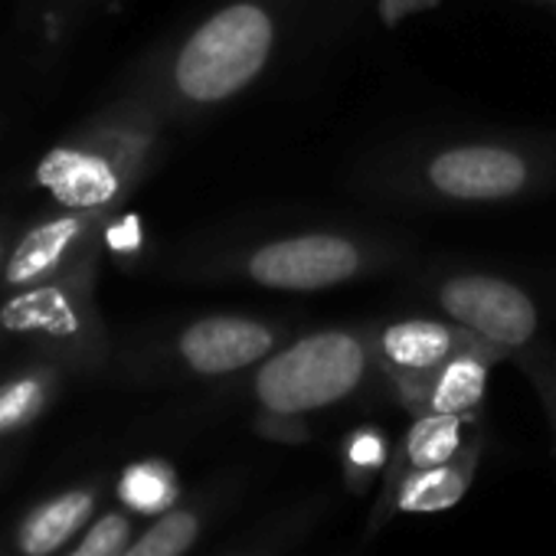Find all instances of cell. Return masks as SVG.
<instances>
[{
    "instance_id": "obj_14",
    "label": "cell",
    "mask_w": 556,
    "mask_h": 556,
    "mask_svg": "<svg viewBox=\"0 0 556 556\" xmlns=\"http://www.w3.org/2000/svg\"><path fill=\"white\" fill-rule=\"evenodd\" d=\"M89 514H92V494H86V491H70V494L43 504L21 527L24 553H30V556L53 553L63 540H70L86 523Z\"/></svg>"
},
{
    "instance_id": "obj_15",
    "label": "cell",
    "mask_w": 556,
    "mask_h": 556,
    "mask_svg": "<svg viewBox=\"0 0 556 556\" xmlns=\"http://www.w3.org/2000/svg\"><path fill=\"white\" fill-rule=\"evenodd\" d=\"M118 494L131 510L161 514V510H170V504L177 497V475H174V468L167 462L148 458V462L131 465L122 475Z\"/></svg>"
},
{
    "instance_id": "obj_3",
    "label": "cell",
    "mask_w": 556,
    "mask_h": 556,
    "mask_svg": "<svg viewBox=\"0 0 556 556\" xmlns=\"http://www.w3.org/2000/svg\"><path fill=\"white\" fill-rule=\"evenodd\" d=\"M400 242L354 229H305L239 242L216 252L203 271L268 292H328L390 268Z\"/></svg>"
},
{
    "instance_id": "obj_16",
    "label": "cell",
    "mask_w": 556,
    "mask_h": 556,
    "mask_svg": "<svg viewBox=\"0 0 556 556\" xmlns=\"http://www.w3.org/2000/svg\"><path fill=\"white\" fill-rule=\"evenodd\" d=\"M390 458H393V445H390L387 432L377 426H357L341 445V468H344L348 484L357 494L367 491V484L377 475H387Z\"/></svg>"
},
{
    "instance_id": "obj_7",
    "label": "cell",
    "mask_w": 556,
    "mask_h": 556,
    "mask_svg": "<svg viewBox=\"0 0 556 556\" xmlns=\"http://www.w3.org/2000/svg\"><path fill=\"white\" fill-rule=\"evenodd\" d=\"M289 328L258 315H206L174 338V357L190 377L219 380L258 367L286 344Z\"/></svg>"
},
{
    "instance_id": "obj_17",
    "label": "cell",
    "mask_w": 556,
    "mask_h": 556,
    "mask_svg": "<svg viewBox=\"0 0 556 556\" xmlns=\"http://www.w3.org/2000/svg\"><path fill=\"white\" fill-rule=\"evenodd\" d=\"M203 530V514L193 507L164 510V517L141 533V540L128 543L122 556H184Z\"/></svg>"
},
{
    "instance_id": "obj_24",
    "label": "cell",
    "mask_w": 556,
    "mask_h": 556,
    "mask_svg": "<svg viewBox=\"0 0 556 556\" xmlns=\"http://www.w3.org/2000/svg\"><path fill=\"white\" fill-rule=\"evenodd\" d=\"M527 357H533V361H536V364H540V367L546 370V377H549V380L556 383V357H536V354H527Z\"/></svg>"
},
{
    "instance_id": "obj_25",
    "label": "cell",
    "mask_w": 556,
    "mask_h": 556,
    "mask_svg": "<svg viewBox=\"0 0 556 556\" xmlns=\"http://www.w3.org/2000/svg\"><path fill=\"white\" fill-rule=\"evenodd\" d=\"M239 556H275V553L265 549V546H252V553H239Z\"/></svg>"
},
{
    "instance_id": "obj_12",
    "label": "cell",
    "mask_w": 556,
    "mask_h": 556,
    "mask_svg": "<svg viewBox=\"0 0 556 556\" xmlns=\"http://www.w3.org/2000/svg\"><path fill=\"white\" fill-rule=\"evenodd\" d=\"M481 448H484V435L471 439L465 445V452L455 455L452 462L409 471L396 484L383 488V494L374 507L370 530H380L396 514H439V510L455 507L468 494V488L478 475Z\"/></svg>"
},
{
    "instance_id": "obj_6",
    "label": "cell",
    "mask_w": 556,
    "mask_h": 556,
    "mask_svg": "<svg viewBox=\"0 0 556 556\" xmlns=\"http://www.w3.org/2000/svg\"><path fill=\"white\" fill-rule=\"evenodd\" d=\"M429 302L448 321L462 325L484 344L520 361L533 354L540 334V308L527 289L491 271H439L429 289Z\"/></svg>"
},
{
    "instance_id": "obj_2",
    "label": "cell",
    "mask_w": 556,
    "mask_h": 556,
    "mask_svg": "<svg viewBox=\"0 0 556 556\" xmlns=\"http://www.w3.org/2000/svg\"><path fill=\"white\" fill-rule=\"evenodd\" d=\"M308 0H223L161 63L154 112L203 115L249 92L292 43Z\"/></svg>"
},
{
    "instance_id": "obj_27",
    "label": "cell",
    "mask_w": 556,
    "mask_h": 556,
    "mask_svg": "<svg viewBox=\"0 0 556 556\" xmlns=\"http://www.w3.org/2000/svg\"><path fill=\"white\" fill-rule=\"evenodd\" d=\"M0 265H4V245H0Z\"/></svg>"
},
{
    "instance_id": "obj_11",
    "label": "cell",
    "mask_w": 556,
    "mask_h": 556,
    "mask_svg": "<svg viewBox=\"0 0 556 556\" xmlns=\"http://www.w3.org/2000/svg\"><path fill=\"white\" fill-rule=\"evenodd\" d=\"M102 216L96 213H63L56 219H47L40 226H34L8 255L4 265V282L8 289H30L40 282H50V278L66 275L70 268L89 265L86 245L96 239V226Z\"/></svg>"
},
{
    "instance_id": "obj_13",
    "label": "cell",
    "mask_w": 556,
    "mask_h": 556,
    "mask_svg": "<svg viewBox=\"0 0 556 556\" xmlns=\"http://www.w3.org/2000/svg\"><path fill=\"white\" fill-rule=\"evenodd\" d=\"M478 435H481L478 413H422V416H413L406 435L393 448L390 468L383 475V488L396 484L409 471L452 462Z\"/></svg>"
},
{
    "instance_id": "obj_9",
    "label": "cell",
    "mask_w": 556,
    "mask_h": 556,
    "mask_svg": "<svg viewBox=\"0 0 556 556\" xmlns=\"http://www.w3.org/2000/svg\"><path fill=\"white\" fill-rule=\"evenodd\" d=\"M370 328V344L380 364L383 380H403V377H419L455 357L458 351L478 344L471 331L462 325L429 315H406V318H390Z\"/></svg>"
},
{
    "instance_id": "obj_26",
    "label": "cell",
    "mask_w": 556,
    "mask_h": 556,
    "mask_svg": "<svg viewBox=\"0 0 556 556\" xmlns=\"http://www.w3.org/2000/svg\"><path fill=\"white\" fill-rule=\"evenodd\" d=\"M540 4H549V8L556 11V0H540Z\"/></svg>"
},
{
    "instance_id": "obj_8",
    "label": "cell",
    "mask_w": 556,
    "mask_h": 556,
    "mask_svg": "<svg viewBox=\"0 0 556 556\" xmlns=\"http://www.w3.org/2000/svg\"><path fill=\"white\" fill-rule=\"evenodd\" d=\"M501 361H507L504 351L478 341V344L458 351L455 357H448L445 364H439L429 374L390 380V390H393V396L400 400V406L409 416H422V413H481L491 370Z\"/></svg>"
},
{
    "instance_id": "obj_23",
    "label": "cell",
    "mask_w": 556,
    "mask_h": 556,
    "mask_svg": "<svg viewBox=\"0 0 556 556\" xmlns=\"http://www.w3.org/2000/svg\"><path fill=\"white\" fill-rule=\"evenodd\" d=\"M439 4H442V0H380L377 11H380V21H383L387 27H396V24H403L406 17L422 14V11H432V8H439Z\"/></svg>"
},
{
    "instance_id": "obj_21",
    "label": "cell",
    "mask_w": 556,
    "mask_h": 556,
    "mask_svg": "<svg viewBox=\"0 0 556 556\" xmlns=\"http://www.w3.org/2000/svg\"><path fill=\"white\" fill-rule=\"evenodd\" d=\"M102 239H105V245H109L112 252L131 255V252H138L141 242H144V236H141V219H138L135 213H128V216L115 219L112 226H105Z\"/></svg>"
},
{
    "instance_id": "obj_4",
    "label": "cell",
    "mask_w": 556,
    "mask_h": 556,
    "mask_svg": "<svg viewBox=\"0 0 556 556\" xmlns=\"http://www.w3.org/2000/svg\"><path fill=\"white\" fill-rule=\"evenodd\" d=\"M161 148V115L135 105L112 115L92 135L60 144L37 164V184L76 213H112L148 174Z\"/></svg>"
},
{
    "instance_id": "obj_19",
    "label": "cell",
    "mask_w": 556,
    "mask_h": 556,
    "mask_svg": "<svg viewBox=\"0 0 556 556\" xmlns=\"http://www.w3.org/2000/svg\"><path fill=\"white\" fill-rule=\"evenodd\" d=\"M131 536V523L125 514H105L86 533V540L70 556H122Z\"/></svg>"
},
{
    "instance_id": "obj_20",
    "label": "cell",
    "mask_w": 556,
    "mask_h": 556,
    "mask_svg": "<svg viewBox=\"0 0 556 556\" xmlns=\"http://www.w3.org/2000/svg\"><path fill=\"white\" fill-rule=\"evenodd\" d=\"M252 429H255L262 439H268V442H282V445H302V442L312 439L308 416H286V413H265V409H258Z\"/></svg>"
},
{
    "instance_id": "obj_5",
    "label": "cell",
    "mask_w": 556,
    "mask_h": 556,
    "mask_svg": "<svg viewBox=\"0 0 556 556\" xmlns=\"http://www.w3.org/2000/svg\"><path fill=\"white\" fill-rule=\"evenodd\" d=\"M380 374L370 328H321L286 341L252 367V400L255 409L312 416L334 409L370 387Z\"/></svg>"
},
{
    "instance_id": "obj_18",
    "label": "cell",
    "mask_w": 556,
    "mask_h": 556,
    "mask_svg": "<svg viewBox=\"0 0 556 556\" xmlns=\"http://www.w3.org/2000/svg\"><path fill=\"white\" fill-rule=\"evenodd\" d=\"M43 396L47 390L40 377H24V380L0 387V432H11L24 426L30 416H37V409L43 406Z\"/></svg>"
},
{
    "instance_id": "obj_10",
    "label": "cell",
    "mask_w": 556,
    "mask_h": 556,
    "mask_svg": "<svg viewBox=\"0 0 556 556\" xmlns=\"http://www.w3.org/2000/svg\"><path fill=\"white\" fill-rule=\"evenodd\" d=\"M89 268L79 265L50 282L21 289L4 308L0 325L14 334H43L53 341H83L96 318L89 308Z\"/></svg>"
},
{
    "instance_id": "obj_22",
    "label": "cell",
    "mask_w": 556,
    "mask_h": 556,
    "mask_svg": "<svg viewBox=\"0 0 556 556\" xmlns=\"http://www.w3.org/2000/svg\"><path fill=\"white\" fill-rule=\"evenodd\" d=\"M517 364L530 377V383H533V390H536V396H540V403L546 409V419H549V429H553V445H556V383L546 377V370L533 357H520Z\"/></svg>"
},
{
    "instance_id": "obj_1",
    "label": "cell",
    "mask_w": 556,
    "mask_h": 556,
    "mask_svg": "<svg viewBox=\"0 0 556 556\" xmlns=\"http://www.w3.org/2000/svg\"><path fill=\"white\" fill-rule=\"evenodd\" d=\"M556 187V144L517 135L413 141L374 154L357 177L367 197L435 206H494Z\"/></svg>"
}]
</instances>
